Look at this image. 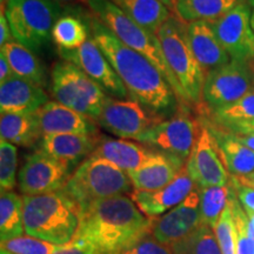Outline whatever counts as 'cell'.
<instances>
[{"label":"cell","mask_w":254,"mask_h":254,"mask_svg":"<svg viewBox=\"0 0 254 254\" xmlns=\"http://www.w3.org/2000/svg\"><path fill=\"white\" fill-rule=\"evenodd\" d=\"M234 178H237V179L243 184H246V185L254 187V172L252 174H250V176H247V177H243V178L234 177Z\"/></svg>","instance_id":"obj_46"},{"label":"cell","mask_w":254,"mask_h":254,"mask_svg":"<svg viewBox=\"0 0 254 254\" xmlns=\"http://www.w3.org/2000/svg\"><path fill=\"white\" fill-rule=\"evenodd\" d=\"M213 231L219 246H220L221 253L237 254V227L231 202H228L227 207L222 212Z\"/></svg>","instance_id":"obj_35"},{"label":"cell","mask_w":254,"mask_h":254,"mask_svg":"<svg viewBox=\"0 0 254 254\" xmlns=\"http://www.w3.org/2000/svg\"><path fill=\"white\" fill-rule=\"evenodd\" d=\"M0 135L2 140L23 147H31L43 139L36 112L1 114Z\"/></svg>","instance_id":"obj_25"},{"label":"cell","mask_w":254,"mask_h":254,"mask_svg":"<svg viewBox=\"0 0 254 254\" xmlns=\"http://www.w3.org/2000/svg\"><path fill=\"white\" fill-rule=\"evenodd\" d=\"M198 186L176 207L155 219L152 236L166 245H176L201 226Z\"/></svg>","instance_id":"obj_16"},{"label":"cell","mask_w":254,"mask_h":254,"mask_svg":"<svg viewBox=\"0 0 254 254\" xmlns=\"http://www.w3.org/2000/svg\"><path fill=\"white\" fill-rule=\"evenodd\" d=\"M92 38L122 79L133 100L155 113L173 110L178 100L172 86L150 60L122 43L95 17L87 20Z\"/></svg>","instance_id":"obj_2"},{"label":"cell","mask_w":254,"mask_h":254,"mask_svg":"<svg viewBox=\"0 0 254 254\" xmlns=\"http://www.w3.org/2000/svg\"><path fill=\"white\" fill-rule=\"evenodd\" d=\"M153 152L154 150L147 148L142 144L125 139H101L91 157L110 161L128 173L140 167Z\"/></svg>","instance_id":"obj_23"},{"label":"cell","mask_w":254,"mask_h":254,"mask_svg":"<svg viewBox=\"0 0 254 254\" xmlns=\"http://www.w3.org/2000/svg\"><path fill=\"white\" fill-rule=\"evenodd\" d=\"M157 37L168 67L182 88L185 101L199 103L202 98L205 72L190 49L185 23L178 15H171L158 31Z\"/></svg>","instance_id":"obj_6"},{"label":"cell","mask_w":254,"mask_h":254,"mask_svg":"<svg viewBox=\"0 0 254 254\" xmlns=\"http://www.w3.org/2000/svg\"><path fill=\"white\" fill-rule=\"evenodd\" d=\"M207 127L214 136L228 173L238 178L252 174L254 172V151L241 144L231 132L222 127H220L222 129L212 126Z\"/></svg>","instance_id":"obj_24"},{"label":"cell","mask_w":254,"mask_h":254,"mask_svg":"<svg viewBox=\"0 0 254 254\" xmlns=\"http://www.w3.org/2000/svg\"><path fill=\"white\" fill-rule=\"evenodd\" d=\"M0 254H9V253H7V252H5V251H1V253Z\"/></svg>","instance_id":"obj_52"},{"label":"cell","mask_w":254,"mask_h":254,"mask_svg":"<svg viewBox=\"0 0 254 254\" xmlns=\"http://www.w3.org/2000/svg\"><path fill=\"white\" fill-rule=\"evenodd\" d=\"M123 254H174V252L170 245L160 243L150 234Z\"/></svg>","instance_id":"obj_38"},{"label":"cell","mask_w":254,"mask_h":254,"mask_svg":"<svg viewBox=\"0 0 254 254\" xmlns=\"http://www.w3.org/2000/svg\"><path fill=\"white\" fill-rule=\"evenodd\" d=\"M196 187L195 183L187 172L186 165L173 182L157 190H136L131 198L138 208L148 218H158L184 201Z\"/></svg>","instance_id":"obj_17"},{"label":"cell","mask_w":254,"mask_h":254,"mask_svg":"<svg viewBox=\"0 0 254 254\" xmlns=\"http://www.w3.org/2000/svg\"><path fill=\"white\" fill-rule=\"evenodd\" d=\"M134 23L157 36L170 19L171 9L159 0H111Z\"/></svg>","instance_id":"obj_26"},{"label":"cell","mask_w":254,"mask_h":254,"mask_svg":"<svg viewBox=\"0 0 254 254\" xmlns=\"http://www.w3.org/2000/svg\"><path fill=\"white\" fill-rule=\"evenodd\" d=\"M254 88L250 64L231 60L205 75L202 99L211 112L237 103Z\"/></svg>","instance_id":"obj_9"},{"label":"cell","mask_w":254,"mask_h":254,"mask_svg":"<svg viewBox=\"0 0 254 254\" xmlns=\"http://www.w3.org/2000/svg\"><path fill=\"white\" fill-rule=\"evenodd\" d=\"M171 247L174 254H222L214 231L205 225Z\"/></svg>","instance_id":"obj_32"},{"label":"cell","mask_w":254,"mask_h":254,"mask_svg":"<svg viewBox=\"0 0 254 254\" xmlns=\"http://www.w3.org/2000/svg\"><path fill=\"white\" fill-rule=\"evenodd\" d=\"M13 77H15L13 69H12L11 65H9L6 56L0 51V84Z\"/></svg>","instance_id":"obj_42"},{"label":"cell","mask_w":254,"mask_h":254,"mask_svg":"<svg viewBox=\"0 0 254 254\" xmlns=\"http://www.w3.org/2000/svg\"><path fill=\"white\" fill-rule=\"evenodd\" d=\"M60 6L56 0H6L5 14L14 39L32 52L39 51L52 38L62 17Z\"/></svg>","instance_id":"obj_7"},{"label":"cell","mask_w":254,"mask_h":254,"mask_svg":"<svg viewBox=\"0 0 254 254\" xmlns=\"http://www.w3.org/2000/svg\"><path fill=\"white\" fill-rule=\"evenodd\" d=\"M185 165L182 159L154 151L140 167L127 174L134 190H157L173 182Z\"/></svg>","instance_id":"obj_19"},{"label":"cell","mask_w":254,"mask_h":254,"mask_svg":"<svg viewBox=\"0 0 254 254\" xmlns=\"http://www.w3.org/2000/svg\"><path fill=\"white\" fill-rule=\"evenodd\" d=\"M69 245V244H68ZM68 245H56L30 236H21L1 241V251L9 254H56Z\"/></svg>","instance_id":"obj_34"},{"label":"cell","mask_w":254,"mask_h":254,"mask_svg":"<svg viewBox=\"0 0 254 254\" xmlns=\"http://www.w3.org/2000/svg\"><path fill=\"white\" fill-rule=\"evenodd\" d=\"M244 0H177L176 12L184 23L213 21Z\"/></svg>","instance_id":"obj_28"},{"label":"cell","mask_w":254,"mask_h":254,"mask_svg":"<svg viewBox=\"0 0 254 254\" xmlns=\"http://www.w3.org/2000/svg\"><path fill=\"white\" fill-rule=\"evenodd\" d=\"M154 220L126 195L98 200L81 211L71 244L94 254H123L152 234Z\"/></svg>","instance_id":"obj_1"},{"label":"cell","mask_w":254,"mask_h":254,"mask_svg":"<svg viewBox=\"0 0 254 254\" xmlns=\"http://www.w3.org/2000/svg\"><path fill=\"white\" fill-rule=\"evenodd\" d=\"M202 125L187 113L178 114L152 126L136 139L140 144L154 151L173 155L187 161L190 152L198 141Z\"/></svg>","instance_id":"obj_10"},{"label":"cell","mask_w":254,"mask_h":254,"mask_svg":"<svg viewBox=\"0 0 254 254\" xmlns=\"http://www.w3.org/2000/svg\"><path fill=\"white\" fill-rule=\"evenodd\" d=\"M43 138L57 134H98L94 120L58 101H49L36 111Z\"/></svg>","instance_id":"obj_18"},{"label":"cell","mask_w":254,"mask_h":254,"mask_svg":"<svg viewBox=\"0 0 254 254\" xmlns=\"http://www.w3.org/2000/svg\"><path fill=\"white\" fill-rule=\"evenodd\" d=\"M60 57L78 66L92 80L99 84L105 92L117 98H126L128 91L112 65L97 45L93 38L75 50L58 49Z\"/></svg>","instance_id":"obj_14"},{"label":"cell","mask_w":254,"mask_h":254,"mask_svg":"<svg viewBox=\"0 0 254 254\" xmlns=\"http://www.w3.org/2000/svg\"><path fill=\"white\" fill-rule=\"evenodd\" d=\"M82 2L90 7L94 17L109 28L122 43L150 60L172 86L178 100L185 101L182 88L168 67L160 41L155 34L139 26L111 0H84Z\"/></svg>","instance_id":"obj_4"},{"label":"cell","mask_w":254,"mask_h":254,"mask_svg":"<svg viewBox=\"0 0 254 254\" xmlns=\"http://www.w3.org/2000/svg\"><path fill=\"white\" fill-rule=\"evenodd\" d=\"M246 213L247 217H249V234L251 240L254 244V213H252V212H246Z\"/></svg>","instance_id":"obj_45"},{"label":"cell","mask_w":254,"mask_h":254,"mask_svg":"<svg viewBox=\"0 0 254 254\" xmlns=\"http://www.w3.org/2000/svg\"><path fill=\"white\" fill-rule=\"evenodd\" d=\"M230 202L237 227V254H254V244L249 234V217L245 209L240 206L233 187Z\"/></svg>","instance_id":"obj_37"},{"label":"cell","mask_w":254,"mask_h":254,"mask_svg":"<svg viewBox=\"0 0 254 254\" xmlns=\"http://www.w3.org/2000/svg\"><path fill=\"white\" fill-rule=\"evenodd\" d=\"M251 9L244 0L227 13L208 21L231 60L251 64L254 60V31Z\"/></svg>","instance_id":"obj_11"},{"label":"cell","mask_w":254,"mask_h":254,"mask_svg":"<svg viewBox=\"0 0 254 254\" xmlns=\"http://www.w3.org/2000/svg\"><path fill=\"white\" fill-rule=\"evenodd\" d=\"M97 122L111 134L136 140L142 133L160 123L161 117L136 100H114L110 98Z\"/></svg>","instance_id":"obj_12"},{"label":"cell","mask_w":254,"mask_h":254,"mask_svg":"<svg viewBox=\"0 0 254 254\" xmlns=\"http://www.w3.org/2000/svg\"><path fill=\"white\" fill-rule=\"evenodd\" d=\"M247 2H249V5H251L252 7H254V0H247Z\"/></svg>","instance_id":"obj_51"},{"label":"cell","mask_w":254,"mask_h":254,"mask_svg":"<svg viewBox=\"0 0 254 254\" xmlns=\"http://www.w3.org/2000/svg\"><path fill=\"white\" fill-rule=\"evenodd\" d=\"M220 127L232 133H238V134H254V122L232 124V125L220 126Z\"/></svg>","instance_id":"obj_41"},{"label":"cell","mask_w":254,"mask_h":254,"mask_svg":"<svg viewBox=\"0 0 254 254\" xmlns=\"http://www.w3.org/2000/svg\"><path fill=\"white\" fill-rule=\"evenodd\" d=\"M232 134H233L234 138H236L237 140H239L241 144H244L246 147H249L251 150L254 151V134H238V133H232Z\"/></svg>","instance_id":"obj_43"},{"label":"cell","mask_w":254,"mask_h":254,"mask_svg":"<svg viewBox=\"0 0 254 254\" xmlns=\"http://www.w3.org/2000/svg\"><path fill=\"white\" fill-rule=\"evenodd\" d=\"M198 190L201 225H205L213 230L222 212L225 211L230 202L232 193L231 182L225 186L198 187Z\"/></svg>","instance_id":"obj_30"},{"label":"cell","mask_w":254,"mask_h":254,"mask_svg":"<svg viewBox=\"0 0 254 254\" xmlns=\"http://www.w3.org/2000/svg\"><path fill=\"white\" fill-rule=\"evenodd\" d=\"M49 103V95L43 86L13 77L0 84V112L33 113Z\"/></svg>","instance_id":"obj_21"},{"label":"cell","mask_w":254,"mask_h":254,"mask_svg":"<svg viewBox=\"0 0 254 254\" xmlns=\"http://www.w3.org/2000/svg\"><path fill=\"white\" fill-rule=\"evenodd\" d=\"M59 5L62 4H73V2H77V1H84V0H56Z\"/></svg>","instance_id":"obj_48"},{"label":"cell","mask_w":254,"mask_h":254,"mask_svg":"<svg viewBox=\"0 0 254 254\" xmlns=\"http://www.w3.org/2000/svg\"><path fill=\"white\" fill-rule=\"evenodd\" d=\"M159 1L163 2L164 5H166L170 9H176L177 0H159Z\"/></svg>","instance_id":"obj_47"},{"label":"cell","mask_w":254,"mask_h":254,"mask_svg":"<svg viewBox=\"0 0 254 254\" xmlns=\"http://www.w3.org/2000/svg\"><path fill=\"white\" fill-rule=\"evenodd\" d=\"M186 168L198 187L225 186L230 183V174L207 126L202 125L198 141L186 161Z\"/></svg>","instance_id":"obj_15"},{"label":"cell","mask_w":254,"mask_h":254,"mask_svg":"<svg viewBox=\"0 0 254 254\" xmlns=\"http://www.w3.org/2000/svg\"><path fill=\"white\" fill-rule=\"evenodd\" d=\"M250 66H251V71H252V74H253V82H254V60L250 64Z\"/></svg>","instance_id":"obj_50"},{"label":"cell","mask_w":254,"mask_h":254,"mask_svg":"<svg viewBox=\"0 0 254 254\" xmlns=\"http://www.w3.org/2000/svg\"><path fill=\"white\" fill-rule=\"evenodd\" d=\"M251 25H252V28L254 31V11L252 12V15H251Z\"/></svg>","instance_id":"obj_49"},{"label":"cell","mask_w":254,"mask_h":254,"mask_svg":"<svg viewBox=\"0 0 254 254\" xmlns=\"http://www.w3.org/2000/svg\"><path fill=\"white\" fill-rule=\"evenodd\" d=\"M132 187L125 171L110 161L90 155L71 174L63 192L81 212L98 200L132 193Z\"/></svg>","instance_id":"obj_5"},{"label":"cell","mask_w":254,"mask_h":254,"mask_svg":"<svg viewBox=\"0 0 254 254\" xmlns=\"http://www.w3.org/2000/svg\"><path fill=\"white\" fill-rule=\"evenodd\" d=\"M214 120L220 126L254 122V88L237 103L213 112Z\"/></svg>","instance_id":"obj_33"},{"label":"cell","mask_w":254,"mask_h":254,"mask_svg":"<svg viewBox=\"0 0 254 254\" xmlns=\"http://www.w3.org/2000/svg\"><path fill=\"white\" fill-rule=\"evenodd\" d=\"M56 254H94V253L91 252V251H88V250L81 249V247L69 244L68 247H66L65 250L59 251V252H57Z\"/></svg>","instance_id":"obj_44"},{"label":"cell","mask_w":254,"mask_h":254,"mask_svg":"<svg viewBox=\"0 0 254 254\" xmlns=\"http://www.w3.org/2000/svg\"><path fill=\"white\" fill-rule=\"evenodd\" d=\"M15 40L9 27L8 20L6 18L4 7L1 6V14H0V46H4L7 43Z\"/></svg>","instance_id":"obj_40"},{"label":"cell","mask_w":254,"mask_h":254,"mask_svg":"<svg viewBox=\"0 0 254 254\" xmlns=\"http://www.w3.org/2000/svg\"><path fill=\"white\" fill-rule=\"evenodd\" d=\"M18 150L15 145L6 140H0V187L1 192H8L17 184Z\"/></svg>","instance_id":"obj_36"},{"label":"cell","mask_w":254,"mask_h":254,"mask_svg":"<svg viewBox=\"0 0 254 254\" xmlns=\"http://www.w3.org/2000/svg\"><path fill=\"white\" fill-rule=\"evenodd\" d=\"M100 140L98 134L46 135L39 142V150L73 170L93 153Z\"/></svg>","instance_id":"obj_20"},{"label":"cell","mask_w":254,"mask_h":254,"mask_svg":"<svg viewBox=\"0 0 254 254\" xmlns=\"http://www.w3.org/2000/svg\"><path fill=\"white\" fill-rule=\"evenodd\" d=\"M231 184L234 192H236L238 200L243 205V208L245 209V212H252V213H254V187L243 184L234 177H232Z\"/></svg>","instance_id":"obj_39"},{"label":"cell","mask_w":254,"mask_h":254,"mask_svg":"<svg viewBox=\"0 0 254 254\" xmlns=\"http://www.w3.org/2000/svg\"><path fill=\"white\" fill-rule=\"evenodd\" d=\"M51 91L58 103L97 120L110 99L105 90L74 64L57 63L51 72Z\"/></svg>","instance_id":"obj_8"},{"label":"cell","mask_w":254,"mask_h":254,"mask_svg":"<svg viewBox=\"0 0 254 254\" xmlns=\"http://www.w3.org/2000/svg\"><path fill=\"white\" fill-rule=\"evenodd\" d=\"M1 52L7 58L15 77L32 81L39 86H45V68L31 50L13 40L1 46Z\"/></svg>","instance_id":"obj_27"},{"label":"cell","mask_w":254,"mask_h":254,"mask_svg":"<svg viewBox=\"0 0 254 254\" xmlns=\"http://www.w3.org/2000/svg\"><path fill=\"white\" fill-rule=\"evenodd\" d=\"M24 226V198L13 190L1 192L0 196V239L21 237Z\"/></svg>","instance_id":"obj_29"},{"label":"cell","mask_w":254,"mask_h":254,"mask_svg":"<svg viewBox=\"0 0 254 254\" xmlns=\"http://www.w3.org/2000/svg\"><path fill=\"white\" fill-rule=\"evenodd\" d=\"M187 39L205 75L231 62L208 21L196 20L187 25Z\"/></svg>","instance_id":"obj_22"},{"label":"cell","mask_w":254,"mask_h":254,"mask_svg":"<svg viewBox=\"0 0 254 254\" xmlns=\"http://www.w3.org/2000/svg\"><path fill=\"white\" fill-rule=\"evenodd\" d=\"M72 174L67 165L38 150L26 157L18 174L24 195H40L63 190Z\"/></svg>","instance_id":"obj_13"},{"label":"cell","mask_w":254,"mask_h":254,"mask_svg":"<svg viewBox=\"0 0 254 254\" xmlns=\"http://www.w3.org/2000/svg\"><path fill=\"white\" fill-rule=\"evenodd\" d=\"M86 21L74 14L62 15L52 30V40L63 50H75L88 40V30Z\"/></svg>","instance_id":"obj_31"},{"label":"cell","mask_w":254,"mask_h":254,"mask_svg":"<svg viewBox=\"0 0 254 254\" xmlns=\"http://www.w3.org/2000/svg\"><path fill=\"white\" fill-rule=\"evenodd\" d=\"M26 236L56 245H68L80 225V208L63 192L24 195Z\"/></svg>","instance_id":"obj_3"}]
</instances>
